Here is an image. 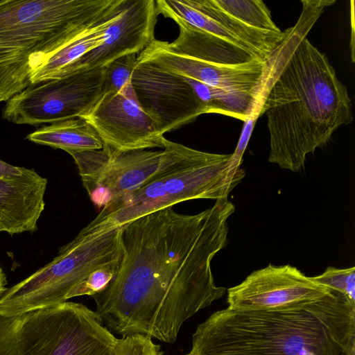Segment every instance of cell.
I'll return each mask as SVG.
<instances>
[{"mask_svg": "<svg viewBox=\"0 0 355 355\" xmlns=\"http://www.w3.org/2000/svg\"><path fill=\"white\" fill-rule=\"evenodd\" d=\"M131 83L140 106L163 135L204 114L192 87L180 75L137 59Z\"/></svg>", "mask_w": 355, "mask_h": 355, "instance_id": "5bb4252c", "label": "cell"}, {"mask_svg": "<svg viewBox=\"0 0 355 355\" xmlns=\"http://www.w3.org/2000/svg\"><path fill=\"white\" fill-rule=\"evenodd\" d=\"M158 14L155 0H126L121 14L107 27L103 43L67 68L60 77L105 67L121 57L140 53L154 40Z\"/></svg>", "mask_w": 355, "mask_h": 355, "instance_id": "9a60e30c", "label": "cell"}, {"mask_svg": "<svg viewBox=\"0 0 355 355\" xmlns=\"http://www.w3.org/2000/svg\"><path fill=\"white\" fill-rule=\"evenodd\" d=\"M334 291L296 267L269 264L227 290V309L268 311L302 306L324 299Z\"/></svg>", "mask_w": 355, "mask_h": 355, "instance_id": "30bf717a", "label": "cell"}, {"mask_svg": "<svg viewBox=\"0 0 355 355\" xmlns=\"http://www.w3.org/2000/svg\"><path fill=\"white\" fill-rule=\"evenodd\" d=\"M121 261V259L103 265L92 272L73 289L70 299L82 295L92 297L103 291L118 273Z\"/></svg>", "mask_w": 355, "mask_h": 355, "instance_id": "7402d4cb", "label": "cell"}, {"mask_svg": "<svg viewBox=\"0 0 355 355\" xmlns=\"http://www.w3.org/2000/svg\"><path fill=\"white\" fill-rule=\"evenodd\" d=\"M26 139L33 143L69 151L101 150L103 142L85 120L68 119L44 126L30 133Z\"/></svg>", "mask_w": 355, "mask_h": 355, "instance_id": "d6986e66", "label": "cell"}, {"mask_svg": "<svg viewBox=\"0 0 355 355\" xmlns=\"http://www.w3.org/2000/svg\"><path fill=\"white\" fill-rule=\"evenodd\" d=\"M158 13L180 19L230 42L266 62L284 38L286 30L272 32L241 22L225 11L216 0H157Z\"/></svg>", "mask_w": 355, "mask_h": 355, "instance_id": "4fadbf2b", "label": "cell"}, {"mask_svg": "<svg viewBox=\"0 0 355 355\" xmlns=\"http://www.w3.org/2000/svg\"><path fill=\"white\" fill-rule=\"evenodd\" d=\"M256 120V119H249L244 121L245 124L242 134L239 140L236 148L233 153L235 159L240 162H242V156L250 139Z\"/></svg>", "mask_w": 355, "mask_h": 355, "instance_id": "484cf974", "label": "cell"}, {"mask_svg": "<svg viewBox=\"0 0 355 355\" xmlns=\"http://www.w3.org/2000/svg\"><path fill=\"white\" fill-rule=\"evenodd\" d=\"M137 53L121 57L105 67L103 93H119L131 84Z\"/></svg>", "mask_w": 355, "mask_h": 355, "instance_id": "44dd1931", "label": "cell"}, {"mask_svg": "<svg viewBox=\"0 0 355 355\" xmlns=\"http://www.w3.org/2000/svg\"><path fill=\"white\" fill-rule=\"evenodd\" d=\"M227 13L252 27L281 32L272 19L270 11L261 0H216Z\"/></svg>", "mask_w": 355, "mask_h": 355, "instance_id": "ffe728a7", "label": "cell"}, {"mask_svg": "<svg viewBox=\"0 0 355 355\" xmlns=\"http://www.w3.org/2000/svg\"><path fill=\"white\" fill-rule=\"evenodd\" d=\"M311 279L320 284L338 291L355 303V268L351 267L338 269L328 267L320 275L311 277Z\"/></svg>", "mask_w": 355, "mask_h": 355, "instance_id": "603a6c76", "label": "cell"}, {"mask_svg": "<svg viewBox=\"0 0 355 355\" xmlns=\"http://www.w3.org/2000/svg\"><path fill=\"white\" fill-rule=\"evenodd\" d=\"M355 343V303L334 291L302 306L232 310L199 324L186 355H346Z\"/></svg>", "mask_w": 355, "mask_h": 355, "instance_id": "3957f363", "label": "cell"}, {"mask_svg": "<svg viewBox=\"0 0 355 355\" xmlns=\"http://www.w3.org/2000/svg\"><path fill=\"white\" fill-rule=\"evenodd\" d=\"M21 316L0 313V355H16Z\"/></svg>", "mask_w": 355, "mask_h": 355, "instance_id": "d4e9b609", "label": "cell"}, {"mask_svg": "<svg viewBox=\"0 0 355 355\" xmlns=\"http://www.w3.org/2000/svg\"><path fill=\"white\" fill-rule=\"evenodd\" d=\"M6 285H7L6 275L4 273L2 268L0 267V298L3 296V295L5 293V292L8 289L6 288Z\"/></svg>", "mask_w": 355, "mask_h": 355, "instance_id": "4316f807", "label": "cell"}, {"mask_svg": "<svg viewBox=\"0 0 355 355\" xmlns=\"http://www.w3.org/2000/svg\"><path fill=\"white\" fill-rule=\"evenodd\" d=\"M105 73V67L31 84L6 102L2 118L32 125L82 118L103 94Z\"/></svg>", "mask_w": 355, "mask_h": 355, "instance_id": "ba28073f", "label": "cell"}, {"mask_svg": "<svg viewBox=\"0 0 355 355\" xmlns=\"http://www.w3.org/2000/svg\"><path fill=\"white\" fill-rule=\"evenodd\" d=\"M126 0H116L105 15L69 44L55 53L31 77V84L59 78L63 71L87 53L100 46L110 26L121 14Z\"/></svg>", "mask_w": 355, "mask_h": 355, "instance_id": "ac0fdd59", "label": "cell"}, {"mask_svg": "<svg viewBox=\"0 0 355 355\" xmlns=\"http://www.w3.org/2000/svg\"><path fill=\"white\" fill-rule=\"evenodd\" d=\"M121 230L113 228L87 239L75 237L51 262L6 290L0 298V313L21 316L67 302L89 274L121 259Z\"/></svg>", "mask_w": 355, "mask_h": 355, "instance_id": "8992f818", "label": "cell"}, {"mask_svg": "<svg viewBox=\"0 0 355 355\" xmlns=\"http://www.w3.org/2000/svg\"><path fill=\"white\" fill-rule=\"evenodd\" d=\"M81 119L92 126L104 145L119 151L164 148L166 139L140 106L132 83L119 93H103Z\"/></svg>", "mask_w": 355, "mask_h": 355, "instance_id": "7c38bea8", "label": "cell"}, {"mask_svg": "<svg viewBox=\"0 0 355 355\" xmlns=\"http://www.w3.org/2000/svg\"><path fill=\"white\" fill-rule=\"evenodd\" d=\"M92 202L103 208L147 182L162 167L164 150L69 151Z\"/></svg>", "mask_w": 355, "mask_h": 355, "instance_id": "9c48e42d", "label": "cell"}, {"mask_svg": "<svg viewBox=\"0 0 355 355\" xmlns=\"http://www.w3.org/2000/svg\"><path fill=\"white\" fill-rule=\"evenodd\" d=\"M137 59L247 99L253 103L257 115H260L266 61L254 60L236 65L214 64L173 53L162 41L155 39L139 53Z\"/></svg>", "mask_w": 355, "mask_h": 355, "instance_id": "8fae6325", "label": "cell"}, {"mask_svg": "<svg viewBox=\"0 0 355 355\" xmlns=\"http://www.w3.org/2000/svg\"><path fill=\"white\" fill-rule=\"evenodd\" d=\"M227 198L196 214L166 207L123 226L119 272L92 296L104 326L122 337L141 334L173 343L183 323L223 297L211 261L228 244Z\"/></svg>", "mask_w": 355, "mask_h": 355, "instance_id": "6da1fadb", "label": "cell"}, {"mask_svg": "<svg viewBox=\"0 0 355 355\" xmlns=\"http://www.w3.org/2000/svg\"><path fill=\"white\" fill-rule=\"evenodd\" d=\"M174 21L179 26L178 37L171 43L163 42L164 46L173 53L226 65L259 60L249 52L196 28L187 22L180 19Z\"/></svg>", "mask_w": 355, "mask_h": 355, "instance_id": "e0dca14e", "label": "cell"}, {"mask_svg": "<svg viewBox=\"0 0 355 355\" xmlns=\"http://www.w3.org/2000/svg\"><path fill=\"white\" fill-rule=\"evenodd\" d=\"M116 1L0 0V104L31 85L36 70Z\"/></svg>", "mask_w": 355, "mask_h": 355, "instance_id": "277c9868", "label": "cell"}, {"mask_svg": "<svg viewBox=\"0 0 355 355\" xmlns=\"http://www.w3.org/2000/svg\"><path fill=\"white\" fill-rule=\"evenodd\" d=\"M160 169L137 189L103 207L76 237L89 239L155 211L193 199L227 198L245 177L232 154L195 150L166 139Z\"/></svg>", "mask_w": 355, "mask_h": 355, "instance_id": "5b68a950", "label": "cell"}, {"mask_svg": "<svg viewBox=\"0 0 355 355\" xmlns=\"http://www.w3.org/2000/svg\"><path fill=\"white\" fill-rule=\"evenodd\" d=\"M117 340L95 311L65 302L21 316L16 355H116Z\"/></svg>", "mask_w": 355, "mask_h": 355, "instance_id": "52a82bcc", "label": "cell"}, {"mask_svg": "<svg viewBox=\"0 0 355 355\" xmlns=\"http://www.w3.org/2000/svg\"><path fill=\"white\" fill-rule=\"evenodd\" d=\"M116 355H161L160 346L152 339L141 334H133L118 338Z\"/></svg>", "mask_w": 355, "mask_h": 355, "instance_id": "cb8c5ba5", "label": "cell"}, {"mask_svg": "<svg viewBox=\"0 0 355 355\" xmlns=\"http://www.w3.org/2000/svg\"><path fill=\"white\" fill-rule=\"evenodd\" d=\"M47 180L26 168L19 178L0 179V232H34L45 207Z\"/></svg>", "mask_w": 355, "mask_h": 355, "instance_id": "2e32d148", "label": "cell"}, {"mask_svg": "<svg viewBox=\"0 0 355 355\" xmlns=\"http://www.w3.org/2000/svg\"><path fill=\"white\" fill-rule=\"evenodd\" d=\"M302 11L266 60L260 114L267 116L268 161L297 172L306 157L352 123V103L327 55L306 38L328 1H301Z\"/></svg>", "mask_w": 355, "mask_h": 355, "instance_id": "7a4b0ae2", "label": "cell"}]
</instances>
